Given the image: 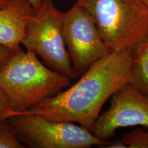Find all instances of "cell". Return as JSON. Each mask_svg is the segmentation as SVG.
<instances>
[{
	"instance_id": "8992f818",
	"label": "cell",
	"mask_w": 148,
	"mask_h": 148,
	"mask_svg": "<svg viewBox=\"0 0 148 148\" xmlns=\"http://www.w3.org/2000/svg\"><path fill=\"white\" fill-rule=\"evenodd\" d=\"M62 30L77 77L112 51L101 37L91 14L78 3L64 12Z\"/></svg>"
},
{
	"instance_id": "30bf717a",
	"label": "cell",
	"mask_w": 148,
	"mask_h": 148,
	"mask_svg": "<svg viewBox=\"0 0 148 148\" xmlns=\"http://www.w3.org/2000/svg\"><path fill=\"white\" fill-rule=\"evenodd\" d=\"M21 140L7 120L0 121V148H23Z\"/></svg>"
},
{
	"instance_id": "8fae6325",
	"label": "cell",
	"mask_w": 148,
	"mask_h": 148,
	"mask_svg": "<svg viewBox=\"0 0 148 148\" xmlns=\"http://www.w3.org/2000/svg\"><path fill=\"white\" fill-rule=\"evenodd\" d=\"M122 141L127 148H148V128H137L123 136Z\"/></svg>"
},
{
	"instance_id": "e0dca14e",
	"label": "cell",
	"mask_w": 148,
	"mask_h": 148,
	"mask_svg": "<svg viewBox=\"0 0 148 148\" xmlns=\"http://www.w3.org/2000/svg\"><path fill=\"white\" fill-rule=\"evenodd\" d=\"M139 1L143 3L146 8L148 9V0H139Z\"/></svg>"
},
{
	"instance_id": "5b68a950",
	"label": "cell",
	"mask_w": 148,
	"mask_h": 148,
	"mask_svg": "<svg viewBox=\"0 0 148 148\" xmlns=\"http://www.w3.org/2000/svg\"><path fill=\"white\" fill-rule=\"evenodd\" d=\"M21 141L32 148L101 147L109 140L97 138L75 123L53 121L34 114L14 113L8 119Z\"/></svg>"
},
{
	"instance_id": "ba28073f",
	"label": "cell",
	"mask_w": 148,
	"mask_h": 148,
	"mask_svg": "<svg viewBox=\"0 0 148 148\" xmlns=\"http://www.w3.org/2000/svg\"><path fill=\"white\" fill-rule=\"evenodd\" d=\"M34 12L27 0H10L0 7V44L14 51L21 49L27 22Z\"/></svg>"
},
{
	"instance_id": "4fadbf2b",
	"label": "cell",
	"mask_w": 148,
	"mask_h": 148,
	"mask_svg": "<svg viewBox=\"0 0 148 148\" xmlns=\"http://www.w3.org/2000/svg\"><path fill=\"white\" fill-rule=\"evenodd\" d=\"M16 51L0 44V71L7 64Z\"/></svg>"
},
{
	"instance_id": "2e32d148",
	"label": "cell",
	"mask_w": 148,
	"mask_h": 148,
	"mask_svg": "<svg viewBox=\"0 0 148 148\" xmlns=\"http://www.w3.org/2000/svg\"><path fill=\"white\" fill-rule=\"evenodd\" d=\"M9 1L10 0H0V7L4 6L7 3H8Z\"/></svg>"
},
{
	"instance_id": "7c38bea8",
	"label": "cell",
	"mask_w": 148,
	"mask_h": 148,
	"mask_svg": "<svg viewBox=\"0 0 148 148\" xmlns=\"http://www.w3.org/2000/svg\"><path fill=\"white\" fill-rule=\"evenodd\" d=\"M12 111L8 97L0 86V121L8 119Z\"/></svg>"
},
{
	"instance_id": "5bb4252c",
	"label": "cell",
	"mask_w": 148,
	"mask_h": 148,
	"mask_svg": "<svg viewBox=\"0 0 148 148\" xmlns=\"http://www.w3.org/2000/svg\"><path fill=\"white\" fill-rule=\"evenodd\" d=\"M103 148H127V146L122 140L108 141L106 145L102 146Z\"/></svg>"
},
{
	"instance_id": "277c9868",
	"label": "cell",
	"mask_w": 148,
	"mask_h": 148,
	"mask_svg": "<svg viewBox=\"0 0 148 148\" xmlns=\"http://www.w3.org/2000/svg\"><path fill=\"white\" fill-rule=\"evenodd\" d=\"M63 16L53 0H43L27 22L21 45L48 67L73 79L77 77L64 41Z\"/></svg>"
},
{
	"instance_id": "6da1fadb",
	"label": "cell",
	"mask_w": 148,
	"mask_h": 148,
	"mask_svg": "<svg viewBox=\"0 0 148 148\" xmlns=\"http://www.w3.org/2000/svg\"><path fill=\"white\" fill-rule=\"evenodd\" d=\"M132 60L133 49L112 51L90 66L74 84L10 116L14 113L38 114L53 121L78 123L92 132L104 103L129 83Z\"/></svg>"
},
{
	"instance_id": "9c48e42d",
	"label": "cell",
	"mask_w": 148,
	"mask_h": 148,
	"mask_svg": "<svg viewBox=\"0 0 148 148\" xmlns=\"http://www.w3.org/2000/svg\"><path fill=\"white\" fill-rule=\"evenodd\" d=\"M129 84L148 98V41L133 49V60Z\"/></svg>"
},
{
	"instance_id": "9a60e30c",
	"label": "cell",
	"mask_w": 148,
	"mask_h": 148,
	"mask_svg": "<svg viewBox=\"0 0 148 148\" xmlns=\"http://www.w3.org/2000/svg\"><path fill=\"white\" fill-rule=\"evenodd\" d=\"M27 1L30 3L31 5H32V8H34V11H36L38 8H39L40 5H41L43 0H27Z\"/></svg>"
},
{
	"instance_id": "52a82bcc",
	"label": "cell",
	"mask_w": 148,
	"mask_h": 148,
	"mask_svg": "<svg viewBox=\"0 0 148 148\" xmlns=\"http://www.w3.org/2000/svg\"><path fill=\"white\" fill-rule=\"evenodd\" d=\"M110 107L101 112L92 130L94 136L108 140L117 130L141 126L148 128V98L129 83L111 96Z\"/></svg>"
},
{
	"instance_id": "7a4b0ae2",
	"label": "cell",
	"mask_w": 148,
	"mask_h": 148,
	"mask_svg": "<svg viewBox=\"0 0 148 148\" xmlns=\"http://www.w3.org/2000/svg\"><path fill=\"white\" fill-rule=\"evenodd\" d=\"M71 80L46 66L34 53L21 49L0 71V86L12 107L10 114L26 111L53 97L70 86Z\"/></svg>"
},
{
	"instance_id": "3957f363",
	"label": "cell",
	"mask_w": 148,
	"mask_h": 148,
	"mask_svg": "<svg viewBox=\"0 0 148 148\" xmlns=\"http://www.w3.org/2000/svg\"><path fill=\"white\" fill-rule=\"evenodd\" d=\"M95 20L112 51L133 49L148 41V9L139 0H73Z\"/></svg>"
}]
</instances>
